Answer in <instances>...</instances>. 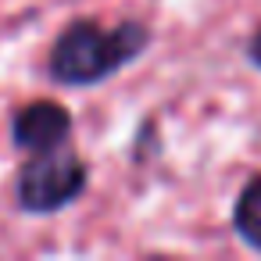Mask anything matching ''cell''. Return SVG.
<instances>
[{
    "instance_id": "2",
    "label": "cell",
    "mask_w": 261,
    "mask_h": 261,
    "mask_svg": "<svg viewBox=\"0 0 261 261\" xmlns=\"http://www.w3.org/2000/svg\"><path fill=\"white\" fill-rule=\"evenodd\" d=\"M86 179H90L86 161L68 143H61V147L29 154L15 182V200L25 215H54L83 197Z\"/></svg>"
},
{
    "instance_id": "3",
    "label": "cell",
    "mask_w": 261,
    "mask_h": 261,
    "mask_svg": "<svg viewBox=\"0 0 261 261\" xmlns=\"http://www.w3.org/2000/svg\"><path fill=\"white\" fill-rule=\"evenodd\" d=\"M68 136H72V111L58 100H29L11 118V140L25 154L61 147L68 143Z\"/></svg>"
},
{
    "instance_id": "4",
    "label": "cell",
    "mask_w": 261,
    "mask_h": 261,
    "mask_svg": "<svg viewBox=\"0 0 261 261\" xmlns=\"http://www.w3.org/2000/svg\"><path fill=\"white\" fill-rule=\"evenodd\" d=\"M232 229L247 247L261 250V175H250L243 182V190L232 204Z\"/></svg>"
},
{
    "instance_id": "5",
    "label": "cell",
    "mask_w": 261,
    "mask_h": 261,
    "mask_svg": "<svg viewBox=\"0 0 261 261\" xmlns=\"http://www.w3.org/2000/svg\"><path fill=\"white\" fill-rule=\"evenodd\" d=\"M247 61H250L254 68H261V25L254 29V36H250V43H247Z\"/></svg>"
},
{
    "instance_id": "1",
    "label": "cell",
    "mask_w": 261,
    "mask_h": 261,
    "mask_svg": "<svg viewBox=\"0 0 261 261\" xmlns=\"http://www.w3.org/2000/svg\"><path fill=\"white\" fill-rule=\"evenodd\" d=\"M150 43L143 22L100 25L97 18L68 22L50 47V79L68 90H90L129 68Z\"/></svg>"
}]
</instances>
